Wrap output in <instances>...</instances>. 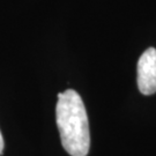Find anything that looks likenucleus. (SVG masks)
Listing matches in <instances>:
<instances>
[{"label": "nucleus", "mask_w": 156, "mask_h": 156, "mask_svg": "<svg viewBox=\"0 0 156 156\" xmlns=\"http://www.w3.org/2000/svg\"><path fill=\"white\" fill-rule=\"evenodd\" d=\"M57 126L64 149L71 156H87L90 148L89 122L81 96L73 89L58 94Z\"/></svg>", "instance_id": "f257e3e1"}, {"label": "nucleus", "mask_w": 156, "mask_h": 156, "mask_svg": "<svg viewBox=\"0 0 156 156\" xmlns=\"http://www.w3.org/2000/svg\"><path fill=\"white\" fill-rule=\"evenodd\" d=\"M136 82L140 93L153 95L156 93V49L148 48L141 55L136 67Z\"/></svg>", "instance_id": "f03ea898"}, {"label": "nucleus", "mask_w": 156, "mask_h": 156, "mask_svg": "<svg viewBox=\"0 0 156 156\" xmlns=\"http://www.w3.org/2000/svg\"><path fill=\"white\" fill-rule=\"evenodd\" d=\"M4 147H5V142H4V138H2V134L0 132V156L4 151Z\"/></svg>", "instance_id": "7ed1b4c3"}]
</instances>
